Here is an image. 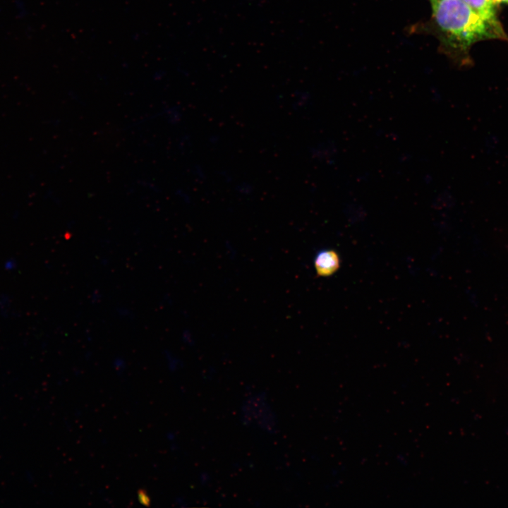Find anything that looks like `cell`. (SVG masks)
<instances>
[{
  "mask_svg": "<svg viewBox=\"0 0 508 508\" xmlns=\"http://www.w3.org/2000/svg\"><path fill=\"white\" fill-rule=\"evenodd\" d=\"M496 4H508V0H494Z\"/></svg>",
  "mask_w": 508,
  "mask_h": 508,
  "instance_id": "277c9868",
  "label": "cell"
},
{
  "mask_svg": "<svg viewBox=\"0 0 508 508\" xmlns=\"http://www.w3.org/2000/svg\"><path fill=\"white\" fill-rule=\"evenodd\" d=\"M433 16L447 44L461 52L475 43L507 38L501 24H495L474 11L462 0H437Z\"/></svg>",
  "mask_w": 508,
  "mask_h": 508,
  "instance_id": "6da1fadb",
  "label": "cell"
},
{
  "mask_svg": "<svg viewBox=\"0 0 508 508\" xmlns=\"http://www.w3.org/2000/svg\"><path fill=\"white\" fill-rule=\"evenodd\" d=\"M314 267L318 276H332L340 267L339 255L333 249L322 250L315 255Z\"/></svg>",
  "mask_w": 508,
  "mask_h": 508,
  "instance_id": "7a4b0ae2",
  "label": "cell"
},
{
  "mask_svg": "<svg viewBox=\"0 0 508 508\" xmlns=\"http://www.w3.org/2000/svg\"><path fill=\"white\" fill-rule=\"evenodd\" d=\"M484 19L495 24H500L497 16L494 0H462Z\"/></svg>",
  "mask_w": 508,
  "mask_h": 508,
  "instance_id": "3957f363",
  "label": "cell"
},
{
  "mask_svg": "<svg viewBox=\"0 0 508 508\" xmlns=\"http://www.w3.org/2000/svg\"><path fill=\"white\" fill-rule=\"evenodd\" d=\"M435 1H437V0H430V1H431L432 4H433V2H435Z\"/></svg>",
  "mask_w": 508,
  "mask_h": 508,
  "instance_id": "5b68a950",
  "label": "cell"
}]
</instances>
